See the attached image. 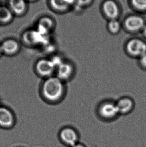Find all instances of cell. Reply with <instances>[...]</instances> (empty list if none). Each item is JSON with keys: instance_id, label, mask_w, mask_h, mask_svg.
<instances>
[{"instance_id": "cell-1", "label": "cell", "mask_w": 146, "mask_h": 147, "mask_svg": "<svg viewBox=\"0 0 146 147\" xmlns=\"http://www.w3.org/2000/svg\"><path fill=\"white\" fill-rule=\"evenodd\" d=\"M64 82L57 77H49L44 83L42 88L45 98L51 102H58L65 96Z\"/></svg>"}, {"instance_id": "cell-2", "label": "cell", "mask_w": 146, "mask_h": 147, "mask_svg": "<svg viewBox=\"0 0 146 147\" xmlns=\"http://www.w3.org/2000/svg\"><path fill=\"white\" fill-rule=\"evenodd\" d=\"M124 49L129 57L139 59L146 54V42L140 38H132L126 42Z\"/></svg>"}, {"instance_id": "cell-3", "label": "cell", "mask_w": 146, "mask_h": 147, "mask_svg": "<svg viewBox=\"0 0 146 147\" xmlns=\"http://www.w3.org/2000/svg\"><path fill=\"white\" fill-rule=\"evenodd\" d=\"M146 24L145 19L141 16L131 14L124 19L122 26L127 32L135 34L141 32Z\"/></svg>"}, {"instance_id": "cell-4", "label": "cell", "mask_w": 146, "mask_h": 147, "mask_svg": "<svg viewBox=\"0 0 146 147\" xmlns=\"http://www.w3.org/2000/svg\"><path fill=\"white\" fill-rule=\"evenodd\" d=\"M99 115L105 120H112L119 115L115 102L106 100L100 103L97 108Z\"/></svg>"}, {"instance_id": "cell-5", "label": "cell", "mask_w": 146, "mask_h": 147, "mask_svg": "<svg viewBox=\"0 0 146 147\" xmlns=\"http://www.w3.org/2000/svg\"><path fill=\"white\" fill-rule=\"evenodd\" d=\"M57 77L65 82L72 79L75 75L76 68L72 62L65 60L57 68Z\"/></svg>"}, {"instance_id": "cell-6", "label": "cell", "mask_w": 146, "mask_h": 147, "mask_svg": "<svg viewBox=\"0 0 146 147\" xmlns=\"http://www.w3.org/2000/svg\"><path fill=\"white\" fill-rule=\"evenodd\" d=\"M102 10L109 20L118 19L121 15L120 6L115 0H105L102 4Z\"/></svg>"}, {"instance_id": "cell-7", "label": "cell", "mask_w": 146, "mask_h": 147, "mask_svg": "<svg viewBox=\"0 0 146 147\" xmlns=\"http://www.w3.org/2000/svg\"><path fill=\"white\" fill-rule=\"evenodd\" d=\"M51 8L58 13H65L74 7L75 0H49Z\"/></svg>"}, {"instance_id": "cell-8", "label": "cell", "mask_w": 146, "mask_h": 147, "mask_svg": "<svg viewBox=\"0 0 146 147\" xmlns=\"http://www.w3.org/2000/svg\"><path fill=\"white\" fill-rule=\"evenodd\" d=\"M115 102L119 115H126L131 113L135 106L133 99L129 96L120 98Z\"/></svg>"}, {"instance_id": "cell-9", "label": "cell", "mask_w": 146, "mask_h": 147, "mask_svg": "<svg viewBox=\"0 0 146 147\" xmlns=\"http://www.w3.org/2000/svg\"><path fill=\"white\" fill-rule=\"evenodd\" d=\"M55 26V22L52 18L44 16L38 20L36 29L43 35L46 36L53 30Z\"/></svg>"}, {"instance_id": "cell-10", "label": "cell", "mask_w": 146, "mask_h": 147, "mask_svg": "<svg viewBox=\"0 0 146 147\" xmlns=\"http://www.w3.org/2000/svg\"><path fill=\"white\" fill-rule=\"evenodd\" d=\"M36 68L39 74L45 77L50 76L56 69L51 59H42L38 61Z\"/></svg>"}, {"instance_id": "cell-11", "label": "cell", "mask_w": 146, "mask_h": 147, "mask_svg": "<svg viewBox=\"0 0 146 147\" xmlns=\"http://www.w3.org/2000/svg\"><path fill=\"white\" fill-rule=\"evenodd\" d=\"M8 6L14 16L24 15L27 11V1L26 0H8Z\"/></svg>"}, {"instance_id": "cell-12", "label": "cell", "mask_w": 146, "mask_h": 147, "mask_svg": "<svg viewBox=\"0 0 146 147\" xmlns=\"http://www.w3.org/2000/svg\"><path fill=\"white\" fill-rule=\"evenodd\" d=\"M61 137L64 143L71 147L76 144L78 139L76 132L70 128H67L62 130Z\"/></svg>"}, {"instance_id": "cell-13", "label": "cell", "mask_w": 146, "mask_h": 147, "mask_svg": "<svg viewBox=\"0 0 146 147\" xmlns=\"http://www.w3.org/2000/svg\"><path fill=\"white\" fill-rule=\"evenodd\" d=\"M1 47L2 52L8 55H12L18 51L19 45L14 40L7 39L3 42Z\"/></svg>"}, {"instance_id": "cell-14", "label": "cell", "mask_w": 146, "mask_h": 147, "mask_svg": "<svg viewBox=\"0 0 146 147\" xmlns=\"http://www.w3.org/2000/svg\"><path fill=\"white\" fill-rule=\"evenodd\" d=\"M13 116L12 112L5 107H0V125L9 127L13 122Z\"/></svg>"}, {"instance_id": "cell-15", "label": "cell", "mask_w": 146, "mask_h": 147, "mask_svg": "<svg viewBox=\"0 0 146 147\" xmlns=\"http://www.w3.org/2000/svg\"><path fill=\"white\" fill-rule=\"evenodd\" d=\"M14 16L8 6H0V24L5 25L10 23Z\"/></svg>"}, {"instance_id": "cell-16", "label": "cell", "mask_w": 146, "mask_h": 147, "mask_svg": "<svg viewBox=\"0 0 146 147\" xmlns=\"http://www.w3.org/2000/svg\"><path fill=\"white\" fill-rule=\"evenodd\" d=\"M107 30L112 35H116L121 32L122 24L118 19L110 20L107 23Z\"/></svg>"}, {"instance_id": "cell-17", "label": "cell", "mask_w": 146, "mask_h": 147, "mask_svg": "<svg viewBox=\"0 0 146 147\" xmlns=\"http://www.w3.org/2000/svg\"><path fill=\"white\" fill-rule=\"evenodd\" d=\"M131 7L141 13L146 12V0H129Z\"/></svg>"}, {"instance_id": "cell-18", "label": "cell", "mask_w": 146, "mask_h": 147, "mask_svg": "<svg viewBox=\"0 0 146 147\" xmlns=\"http://www.w3.org/2000/svg\"><path fill=\"white\" fill-rule=\"evenodd\" d=\"M92 2V0H75V5L74 7L82 8L89 6Z\"/></svg>"}, {"instance_id": "cell-19", "label": "cell", "mask_w": 146, "mask_h": 147, "mask_svg": "<svg viewBox=\"0 0 146 147\" xmlns=\"http://www.w3.org/2000/svg\"><path fill=\"white\" fill-rule=\"evenodd\" d=\"M138 63L141 69L146 71V54L138 59Z\"/></svg>"}, {"instance_id": "cell-20", "label": "cell", "mask_w": 146, "mask_h": 147, "mask_svg": "<svg viewBox=\"0 0 146 147\" xmlns=\"http://www.w3.org/2000/svg\"><path fill=\"white\" fill-rule=\"evenodd\" d=\"M141 34L143 35V37L146 39V24L145 26H144V28H143L142 30H141Z\"/></svg>"}, {"instance_id": "cell-21", "label": "cell", "mask_w": 146, "mask_h": 147, "mask_svg": "<svg viewBox=\"0 0 146 147\" xmlns=\"http://www.w3.org/2000/svg\"><path fill=\"white\" fill-rule=\"evenodd\" d=\"M72 147H84L83 146H81V145H79V144H75V145L73 146Z\"/></svg>"}, {"instance_id": "cell-22", "label": "cell", "mask_w": 146, "mask_h": 147, "mask_svg": "<svg viewBox=\"0 0 146 147\" xmlns=\"http://www.w3.org/2000/svg\"><path fill=\"white\" fill-rule=\"evenodd\" d=\"M27 1H29V2H35L36 1H37V0H26Z\"/></svg>"}, {"instance_id": "cell-23", "label": "cell", "mask_w": 146, "mask_h": 147, "mask_svg": "<svg viewBox=\"0 0 146 147\" xmlns=\"http://www.w3.org/2000/svg\"><path fill=\"white\" fill-rule=\"evenodd\" d=\"M2 52L1 49V46H0V54H1V53Z\"/></svg>"}]
</instances>
